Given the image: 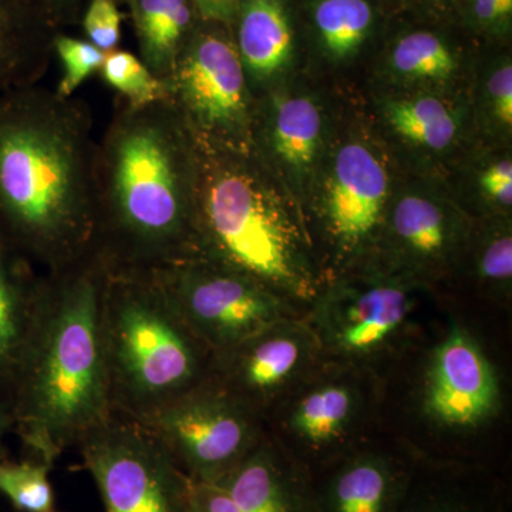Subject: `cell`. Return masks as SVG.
I'll return each mask as SVG.
<instances>
[{
    "label": "cell",
    "mask_w": 512,
    "mask_h": 512,
    "mask_svg": "<svg viewBox=\"0 0 512 512\" xmlns=\"http://www.w3.org/2000/svg\"><path fill=\"white\" fill-rule=\"evenodd\" d=\"M463 8L471 28L491 36L510 33L512 0H464Z\"/></svg>",
    "instance_id": "obj_32"
},
{
    "label": "cell",
    "mask_w": 512,
    "mask_h": 512,
    "mask_svg": "<svg viewBox=\"0 0 512 512\" xmlns=\"http://www.w3.org/2000/svg\"><path fill=\"white\" fill-rule=\"evenodd\" d=\"M382 227L397 258L419 272L447 266L466 234L460 212L424 187L406 188L390 198Z\"/></svg>",
    "instance_id": "obj_14"
},
{
    "label": "cell",
    "mask_w": 512,
    "mask_h": 512,
    "mask_svg": "<svg viewBox=\"0 0 512 512\" xmlns=\"http://www.w3.org/2000/svg\"><path fill=\"white\" fill-rule=\"evenodd\" d=\"M399 512H494L487 505L474 503L470 498L460 494L427 493L416 494L413 481L409 493Z\"/></svg>",
    "instance_id": "obj_34"
},
{
    "label": "cell",
    "mask_w": 512,
    "mask_h": 512,
    "mask_svg": "<svg viewBox=\"0 0 512 512\" xmlns=\"http://www.w3.org/2000/svg\"><path fill=\"white\" fill-rule=\"evenodd\" d=\"M140 59L167 82L178 56L198 28L194 0H130Z\"/></svg>",
    "instance_id": "obj_20"
},
{
    "label": "cell",
    "mask_w": 512,
    "mask_h": 512,
    "mask_svg": "<svg viewBox=\"0 0 512 512\" xmlns=\"http://www.w3.org/2000/svg\"><path fill=\"white\" fill-rule=\"evenodd\" d=\"M309 19L316 45L333 63H346L359 56L376 26L370 0H313Z\"/></svg>",
    "instance_id": "obj_23"
},
{
    "label": "cell",
    "mask_w": 512,
    "mask_h": 512,
    "mask_svg": "<svg viewBox=\"0 0 512 512\" xmlns=\"http://www.w3.org/2000/svg\"><path fill=\"white\" fill-rule=\"evenodd\" d=\"M77 450L104 511H184L190 480L140 421L114 412Z\"/></svg>",
    "instance_id": "obj_9"
},
{
    "label": "cell",
    "mask_w": 512,
    "mask_h": 512,
    "mask_svg": "<svg viewBox=\"0 0 512 512\" xmlns=\"http://www.w3.org/2000/svg\"><path fill=\"white\" fill-rule=\"evenodd\" d=\"M53 52L63 64V76L55 92L62 97H73L76 90L94 73L100 72L107 53L92 45L89 40L57 35Z\"/></svg>",
    "instance_id": "obj_28"
},
{
    "label": "cell",
    "mask_w": 512,
    "mask_h": 512,
    "mask_svg": "<svg viewBox=\"0 0 512 512\" xmlns=\"http://www.w3.org/2000/svg\"><path fill=\"white\" fill-rule=\"evenodd\" d=\"M323 117L306 94L266 93L255 99L252 151L265 168L303 181L318 161L323 141Z\"/></svg>",
    "instance_id": "obj_15"
},
{
    "label": "cell",
    "mask_w": 512,
    "mask_h": 512,
    "mask_svg": "<svg viewBox=\"0 0 512 512\" xmlns=\"http://www.w3.org/2000/svg\"><path fill=\"white\" fill-rule=\"evenodd\" d=\"M12 431H15L12 404H10L9 397L6 394L0 393V460L8 457L6 439Z\"/></svg>",
    "instance_id": "obj_37"
},
{
    "label": "cell",
    "mask_w": 512,
    "mask_h": 512,
    "mask_svg": "<svg viewBox=\"0 0 512 512\" xmlns=\"http://www.w3.org/2000/svg\"><path fill=\"white\" fill-rule=\"evenodd\" d=\"M355 396L345 384L330 383L312 390L296 404L292 429L309 447L322 450L339 440L352 420Z\"/></svg>",
    "instance_id": "obj_25"
},
{
    "label": "cell",
    "mask_w": 512,
    "mask_h": 512,
    "mask_svg": "<svg viewBox=\"0 0 512 512\" xmlns=\"http://www.w3.org/2000/svg\"><path fill=\"white\" fill-rule=\"evenodd\" d=\"M183 512H241L225 485L190 481Z\"/></svg>",
    "instance_id": "obj_35"
},
{
    "label": "cell",
    "mask_w": 512,
    "mask_h": 512,
    "mask_svg": "<svg viewBox=\"0 0 512 512\" xmlns=\"http://www.w3.org/2000/svg\"><path fill=\"white\" fill-rule=\"evenodd\" d=\"M384 121L414 147L441 153L456 143L460 117L448 101L430 93L392 97L383 104Z\"/></svg>",
    "instance_id": "obj_22"
},
{
    "label": "cell",
    "mask_w": 512,
    "mask_h": 512,
    "mask_svg": "<svg viewBox=\"0 0 512 512\" xmlns=\"http://www.w3.org/2000/svg\"><path fill=\"white\" fill-rule=\"evenodd\" d=\"M484 121L491 131L510 136L512 130V64L504 57L485 74L481 90Z\"/></svg>",
    "instance_id": "obj_29"
},
{
    "label": "cell",
    "mask_w": 512,
    "mask_h": 512,
    "mask_svg": "<svg viewBox=\"0 0 512 512\" xmlns=\"http://www.w3.org/2000/svg\"><path fill=\"white\" fill-rule=\"evenodd\" d=\"M101 79L127 106L140 107L170 101L168 83L157 77L140 57L126 50L107 53L100 69Z\"/></svg>",
    "instance_id": "obj_26"
},
{
    "label": "cell",
    "mask_w": 512,
    "mask_h": 512,
    "mask_svg": "<svg viewBox=\"0 0 512 512\" xmlns=\"http://www.w3.org/2000/svg\"><path fill=\"white\" fill-rule=\"evenodd\" d=\"M312 339L288 320L235 348L215 353L210 376L256 414L306 365Z\"/></svg>",
    "instance_id": "obj_13"
},
{
    "label": "cell",
    "mask_w": 512,
    "mask_h": 512,
    "mask_svg": "<svg viewBox=\"0 0 512 512\" xmlns=\"http://www.w3.org/2000/svg\"><path fill=\"white\" fill-rule=\"evenodd\" d=\"M153 272L175 309L214 355L288 319L284 296L208 259H190Z\"/></svg>",
    "instance_id": "obj_8"
},
{
    "label": "cell",
    "mask_w": 512,
    "mask_h": 512,
    "mask_svg": "<svg viewBox=\"0 0 512 512\" xmlns=\"http://www.w3.org/2000/svg\"><path fill=\"white\" fill-rule=\"evenodd\" d=\"M390 175L379 154L363 141H346L330 158L323 184V217L346 252L375 237L389 207Z\"/></svg>",
    "instance_id": "obj_10"
},
{
    "label": "cell",
    "mask_w": 512,
    "mask_h": 512,
    "mask_svg": "<svg viewBox=\"0 0 512 512\" xmlns=\"http://www.w3.org/2000/svg\"><path fill=\"white\" fill-rule=\"evenodd\" d=\"M225 26L194 30L167 80L170 101L201 150L251 153L255 96Z\"/></svg>",
    "instance_id": "obj_6"
},
{
    "label": "cell",
    "mask_w": 512,
    "mask_h": 512,
    "mask_svg": "<svg viewBox=\"0 0 512 512\" xmlns=\"http://www.w3.org/2000/svg\"><path fill=\"white\" fill-rule=\"evenodd\" d=\"M52 466L30 457L28 460H0V494L18 512L55 510V490L50 481Z\"/></svg>",
    "instance_id": "obj_27"
},
{
    "label": "cell",
    "mask_w": 512,
    "mask_h": 512,
    "mask_svg": "<svg viewBox=\"0 0 512 512\" xmlns=\"http://www.w3.org/2000/svg\"><path fill=\"white\" fill-rule=\"evenodd\" d=\"M220 483L241 512H316L311 476L265 440Z\"/></svg>",
    "instance_id": "obj_19"
},
{
    "label": "cell",
    "mask_w": 512,
    "mask_h": 512,
    "mask_svg": "<svg viewBox=\"0 0 512 512\" xmlns=\"http://www.w3.org/2000/svg\"><path fill=\"white\" fill-rule=\"evenodd\" d=\"M101 340L114 412L140 420L210 376L214 353L153 271H109Z\"/></svg>",
    "instance_id": "obj_5"
},
{
    "label": "cell",
    "mask_w": 512,
    "mask_h": 512,
    "mask_svg": "<svg viewBox=\"0 0 512 512\" xmlns=\"http://www.w3.org/2000/svg\"><path fill=\"white\" fill-rule=\"evenodd\" d=\"M138 421L190 481L224 480L264 440L259 414L211 376Z\"/></svg>",
    "instance_id": "obj_7"
},
{
    "label": "cell",
    "mask_w": 512,
    "mask_h": 512,
    "mask_svg": "<svg viewBox=\"0 0 512 512\" xmlns=\"http://www.w3.org/2000/svg\"><path fill=\"white\" fill-rule=\"evenodd\" d=\"M28 15L0 0V97L35 86L45 76L55 37L30 28Z\"/></svg>",
    "instance_id": "obj_21"
},
{
    "label": "cell",
    "mask_w": 512,
    "mask_h": 512,
    "mask_svg": "<svg viewBox=\"0 0 512 512\" xmlns=\"http://www.w3.org/2000/svg\"><path fill=\"white\" fill-rule=\"evenodd\" d=\"M239 0H194L201 22L231 25Z\"/></svg>",
    "instance_id": "obj_36"
},
{
    "label": "cell",
    "mask_w": 512,
    "mask_h": 512,
    "mask_svg": "<svg viewBox=\"0 0 512 512\" xmlns=\"http://www.w3.org/2000/svg\"><path fill=\"white\" fill-rule=\"evenodd\" d=\"M50 5L55 6L56 9L62 10L66 9L70 3L74 2V0H46Z\"/></svg>",
    "instance_id": "obj_38"
},
{
    "label": "cell",
    "mask_w": 512,
    "mask_h": 512,
    "mask_svg": "<svg viewBox=\"0 0 512 512\" xmlns=\"http://www.w3.org/2000/svg\"><path fill=\"white\" fill-rule=\"evenodd\" d=\"M200 153V258L251 276L281 296L312 295L305 239L272 174L252 153Z\"/></svg>",
    "instance_id": "obj_4"
},
{
    "label": "cell",
    "mask_w": 512,
    "mask_h": 512,
    "mask_svg": "<svg viewBox=\"0 0 512 512\" xmlns=\"http://www.w3.org/2000/svg\"><path fill=\"white\" fill-rule=\"evenodd\" d=\"M50 512H56V511H55V510H53V511H50Z\"/></svg>",
    "instance_id": "obj_39"
},
{
    "label": "cell",
    "mask_w": 512,
    "mask_h": 512,
    "mask_svg": "<svg viewBox=\"0 0 512 512\" xmlns=\"http://www.w3.org/2000/svg\"><path fill=\"white\" fill-rule=\"evenodd\" d=\"M498 397L497 376L476 340L451 330L431 359L427 413L444 426L473 427L494 413Z\"/></svg>",
    "instance_id": "obj_12"
},
{
    "label": "cell",
    "mask_w": 512,
    "mask_h": 512,
    "mask_svg": "<svg viewBox=\"0 0 512 512\" xmlns=\"http://www.w3.org/2000/svg\"><path fill=\"white\" fill-rule=\"evenodd\" d=\"M235 47L252 94L268 92L291 66L295 32L288 0H239L235 12Z\"/></svg>",
    "instance_id": "obj_17"
},
{
    "label": "cell",
    "mask_w": 512,
    "mask_h": 512,
    "mask_svg": "<svg viewBox=\"0 0 512 512\" xmlns=\"http://www.w3.org/2000/svg\"><path fill=\"white\" fill-rule=\"evenodd\" d=\"M412 293L393 278L336 285L318 308L319 328L336 352L366 356L382 349L412 312Z\"/></svg>",
    "instance_id": "obj_11"
},
{
    "label": "cell",
    "mask_w": 512,
    "mask_h": 512,
    "mask_svg": "<svg viewBox=\"0 0 512 512\" xmlns=\"http://www.w3.org/2000/svg\"><path fill=\"white\" fill-rule=\"evenodd\" d=\"M107 276L93 249L45 272L35 326L10 392L15 433L33 458L52 467L114 413L101 340Z\"/></svg>",
    "instance_id": "obj_3"
},
{
    "label": "cell",
    "mask_w": 512,
    "mask_h": 512,
    "mask_svg": "<svg viewBox=\"0 0 512 512\" xmlns=\"http://www.w3.org/2000/svg\"><path fill=\"white\" fill-rule=\"evenodd\" d=\"M478 190L488 204L497 210H510L512 205V161L510 156L494 158L478 173Z\"/></svg>",
    "instance_id": "obj_33"
},
{
    "label": "cell",
    "mask_w": 512,
    "mask_h": 512,
    "mask_svg": "<svg viewBox=\"0 0 512 512\" xmlns=\"http://www.w3.org/2000/svg\"><path fill=\"white\" fill-rule=\"evenodd\" d=\"M87 40L110 53L117 49L121 37V18L114 0H90L83 19Z\"/></svg>",
    "instance_id": "obj_31"
},
{
    "label": "cell",
    "mask_w": 512,
    "mask_h": 512,
    "mask_svg": "<svg viewBox=\"0 0 512 512\" xmlns=\"http://www.w3.org/2000/svg\"><path fill=\"white\" fill-rule=\"evenodd\" d=\"M387 70L402 83L440 84L456 76L458 57L440 33L412 30L397 37L387 55Z\"/></svg>",
    "instance_id": "obj_24"
},
{
    "label": "cell",
    "mask_w": 512,
    "mask_h": 512,
    "mask_svg": "<svg viewBox=\"0 0 512 512\" xmlns=\"http://www.w3.org/2000/svg\"><path fill=\"white\" fill-rule=\"evenodd\" d=\"M92 128L83 101L39 84L0 97V235L42 272L92 249Z\"/></svg>",
    "instance_id": "obj_2"
},
{
    "label": "cell",
    "mask_w": 512,
    "mask_h": 512,
    "mask_svg": "<svg viewBox=\"0 0 512 512\" xmlns=\"http://www.w3.org/2000/svg\"><path fill=\"white\" fill-rule=\"evenodd\" d=\"M478 276L500 288L511 285L512 235L510 225H497L485 234L477 252Z\"/></svg>",
    "instance_id": "obj_30"
},
{
    "label": "cell",
    "mask_w": 512,
    "mask_h": 512,
    "mask_svg": "<svg viewBox=\"0 0 512 512\" xmlns=\"http://www.w3.org/2000/svg\"><path fill=\"white\" fill-rule=\"evenodd\" d=\"M412 474L399 461L365 453L346 458L313 485L316 512H399Z\"/></svg>",
    "instance_id": "obj_16"
},
{
    "label": "cell",
    "mask_w": 512,
    "mask_h": 512,
    "mask_svg": "<svg viewBox=\"0 0 512 512\" xmlns=\"http://www.w3.org/2000/svg\"><path fill=\"white\" fill-rule=\"evenodd\" d=\"M45 272L0 235V393L10 400L35 326Z\"/></svg>",
    "instance_id": "obj_18"
},
{
    "label": "cell",
    "mask_w": 512,
    "mask_h": 512,
    "mask_svg": "<svg viewBox=\"0 0 512 512\" xmlns=\"http://www.w3.org/2000/svg\"><path fill=\"white\" fill-rule=\"evenodd\" d=\"M201 153L171 101L120 100L96 150L92 249L109 271H157L200 258Z\"/></svg>",
    "instance_id": "obj_1"
}]
</instances>
